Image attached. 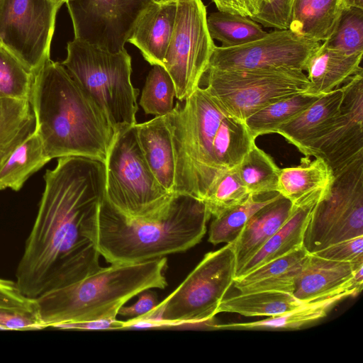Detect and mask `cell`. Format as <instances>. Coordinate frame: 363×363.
<instances>
[{"label": "cell", "instance_id": "21", "mask_svg": "<svg viewBox=\"0 0 363 363\" xmlns=\"http://www.w3.org/2000/svg\"><path fill=\"white\" fill-rule=\"evenodd\" d=\"M143 157L159 183L174 194L175 166L171 133L165 116L135 125Z\"/></svg>", "mask_w": 363, "mask_h": 363}, {"label": "cell", "instance_id": "6", "mask_svg": "<svg viewBox=\"0 0 363 363\" xmlns=\"http://www.w3.org/2000/svg\"><path fill=\"white\" fill-rule=\"evenodd\" d=\"M61 64L104 110L116 132L136 124L139 90L132 84L131 57L74 38Z\"/></svg>", "mask_w": 363, "mask_h": 363}, {"label": "cell", "instance_id": "36", "mask_svg": "<svg viewBox=\"0 0 363 363\" xmlns=\"http://www.w3.org/2000/svg\"><path fill=\"white\" fill-rule=\"evenodd\" d=\"M323 43L347 55L363 53V9H343L333 32Z\"/></svg>", "mask_w": 363, "mask_h": 363}, {"label": "cell", "instance_id": "15", "mask_svg": "<svg viewBox=\"0 0 363 363\" xmlns=\"http://www.w3.org/2000/svg\"><path fill=\"white\" fill-rule=\"evenodd\" d=\"M340 112L328 131L311 147L308 156L322 158L334 177L363 158V70L343 84Z\"/></svg>", "mask_w": 363, "mask_h": 363}, {"label": "cell", "instance_id": "22", "mask_svg": "<svg viewBox=\"0 0 363 363\" xmlns=\"http://www.w3.org/2000/svg\"><path fill=\"white\" fill-rule=\"evenodd\" d=\"M362 55H347L321 43L307 62L306 71L309 81L307 93L321 96L344 84L362 70L360 67Z\"/></svg>", "mask_w": 363, "mask_h": 363}, {"label": "cell", "instance_id": "19", "mask_svg": "<svg viewBox=\"0 0 363 363\" xmlns=\"http://www.w3.org/2000/svg\"><path fill=\"white\" fill-rule=\"evenodd\" d=\"M294 209L293 203L280 194L249 219L236 240L230 243L235 257V277L244 265L285 223Z\"/></svg>", "mask_w": 363, "mask_h": 363}, {"label": "cell", "instance_id": "11", "mask_svg": "<svg viewBox=\"0 0 363 363\" xmlns=\"http://www.w3.org/2000/svg\"><path fill=\"white\" fill-rule=\"evenodd\" d=\"M201 0H177L172 35L163 67L172 77L176 98L184 101L199 86L215 48Z\"/></svg>", "mask_w": 363, "mask_h": 363}, {"label": "cell", "instance_id": "10", "mask_svg": "<svg viewBox=\"0 0 363 363\" xmlns=\"http://www.w3.org/2000/svg\"><path fill=\"white\" fill-rule=\"evenodd\" d=\"M359 236H363V158L335 177L329 194L312 213L303 246L312 254Z\"/></svg>", "mask_w": 363, "mask_h": 363}, {"label": "cell", "instance_id": "38", "mask_svg": "<svg viewBox=\"0 0 363 363\" xmlns=\"http://www.w3.org/2000/svg\"><path fill=\"white\" fill-rule=\"evenodd\" d=\"M294 0H259V11L250 18L264 27L289 30Z\"/></svg>", "mask_w": 363, "mask_h": 363}, {"label": "cell", "instance_id": "33", "mask_svg": "<svg viewBox=\"0 0 363 363\" xmlns=\"http://www.w3.org/2000/svg\"><path fill=\"white\" fill-rule=\"evenodd\" d=\"M236 169L249 194L257 196L277 192L280 168L272 157L256 144L236 167Z\"/></svg>", "mask_w": 363, "mask_h": 363}, {"label": "cell", "instance_id": "7", "mask_svg": "<svg viewBox=\"0 0 363 363\" xmlns=\"http://www.w3.org/2000/svg\"><path fill=\"white\" fill-rule=\"evenodd\" d=\"M135 125L118 131L109 149L106 199L128 218L154 220L165 213L175 194L159 183L147 165Z\"/></svg>", "mask_w": 363, "mask_h": 363}, {"label": "cell", "instance_id": "35", "mask_svg": "<svg viewBox=\"0 0 363 363\" xmlns=\"http://www.w3.org/2000/svg\"><path fill=\"white\" fill-rule=\"evenodd\" d=\"M249 195L235 167L218 175L203 201L211 215L216 217L240 204Z\"/></svg>", "mask_w": 363, "mask_h": 363}, {"label": "cell", "instance_id": "4", "mask_svg": "<svg viewBox=\"0 0 363 363\" xmlns=\"http://www.w3.org/2000/svg\"><path fill=\"white\" fill-rule=\"evenodd\" d=\"M211 216L203 201L175 194L158 218L130 219L114 208L105 196L98 215L96 245L100 255L111 264L164 257L200 242Z\"/></svg>", "mask_w": 363, "mask_h": 363}, {"label": "cell", "instance_id": "26", "mask_svg": "<svg viewBox=\"0 0 363 363\" xmlns=\"http://www.w3.org/2000/svg\"><path fill=\"white\" fill-rule=\"evenodd\" d=\"M35 131L30 99L0 98V165Z\"/></svg>", "mask_w": 363, "mask_h": 363}, {"label": "cell", "instance_id": "14", "mask_svg": "<svg viewBox=\"0 0 363 363\" xmlns=\"http://www.w3.org/2000/svg\"><path fill=\"white\" fill-rule=\"evenodd\" d=\"M321 42L290 30H275L257 40L237 47L215 46L208 67L223 70L292 68L306 71Z\"/></svg>", "mask_w": 363, "mask_h": 363}, {"label": "cell", "instance_id": "37", "mask_svg": "<svg viewBox=\"0 0 363 363\" xmlns=\"http://www.w3.org/2000/svg\"><path fill=\"white\" fill-rule=\"evenodd\" d=\"M34 74L0 45V98L30 99Z\"/></svg>", "mask_w": 363, "mask_h": 363}, {"label": "cell", "instance_id": "34", "mask_svg": "<svg viewBox=\"0 0 363 363\" xmlns=\"http://www.w3.org/2000/svg\"><path fill=\"white\" fill-rule=\"evenodd\" d=\"M175 94V86L172 77L163 66L155 65L146 78L140 105L147 114L165 116L174 106Z\"/></svg>", "mask_w": 363, "mask_h": 363}, {"label": "cell", "instance_id": "23", "mask_svg": "<svg viewBox=\"0 0 363 363\" xmlns=\"http://www.w3.org/2000/svg\"><path fill=\"white\" fill-rule=\"evenodd\" d=\"M308 254L303 246L235 279L234 286L240 293L274 291L293 294L296 279Z\"/></svg>", "mask_w": 363, "mask_h": 363}, {"label": "cell", "instance_id": "3", "mask_svg": "<svg viewBox=\"0 0 363 363\" xmlns=\"http://www.w3.org/2000/svg\"><path fill=\"white\" fill-rule=\"evenodd\" d=\"M30 101L35 133L52 160L82 156L105 163L116 132L95 99L58 62L34 73Z\"/></svg>", "mask_w": 363, "mask_h": 363}, {"label": "cell", "instance_id": "32", "mask_svg": "<svg viewBox=\"0 0 363 363\" xmlns=\"http://www.w3.org/2000/svg\"><path fill=\"white\" fill-rule=\"evenodd\" d=\"M206 23L211 38L220 42L223 48L245 45L268 33L247 16L220 11L211 13Z\"/></svg>", "mask_w": 363, "mask_h": 363}, {"label": "cell", "instance_id": "44", "mask_svg": "<svg viewBox=\"0 0 363 363\" xmlns=\"http://www.w3.org/2000/svg\"><path fill=\"white\" fill-rule=\"evenodd\" d=\"M55 328L64 330H112L125 328V322L117 319H102L96 320L66 323Z\"/></svg>", "mask_w": 363, "mask_h": 363}, {"label": "cell", "instance_id": "24", "mask_svg": "<svg viewBox=\"0 0 363 363\" xmlns=\"http://www.w3.org/2000/svg\"><path fill=\"white\" fill-rule=\"evenodd\" d=\"M335 177L320 157L279 169L277 191L293 205L316 194H328Z\"/></svg>", "mask_w": 363, "mask_h": 363}, {"label": "cell", "instance_id": "43", "mask_svg": "<svg viewBox=\"0 0 363 363\" xmlns=\"http://www.w3.org/2000/svg\"><path fill=\"white\" fill-rule=\"evenodd\" d=\"M220 11L239 14L249 18L259 11V0H212Z\"/></svg>", "mask_w": 363, "mask_h": 363}, {"label": "cell", "instance_id": "45", "mask_svg": "<svg viewBox=\"0 0 363 363\" xmlns=\"http://www.w3.org/2000/svg\"><path fill=\"white\" fill-rule=\"evenodd\" d=\"M338 4L341 11L350 8L363 9V0H339Z\"/></svg>", "mask_w": 363, "mask_h": 363}, {"label": "cell", "instance_id": "13", "mask_svg": "<svg viewBox=\"0 0 363 363\" xmlns=\"http://www.w3.org/2000/svg\"><path fill=\"white\" fill-rule=\"evenodd\" d=\"M154 0H69L74 38L111 52L125 49L140 16Z\"/></svg>", "mask_w": 363, "mask_h": 363}, {"label": "cell", "instance_id": "41", "mask_svg": "<svg viewBox=\"0 0 363 363\" xmlns=\"http://www.w3.org/2000/svg\"><path fill=\"white\" fill-rule=\"evenodd\" d=\"M0 327L17 330L44 329L35 313L4 308H0Z\"/></svg>", "mask_w": 363, "mask_h": 363}, {"label": "cell", "instance_id": "9", "mask_svg": "<svg viewBox=\"0 0 363 363\" xmlns=\"http://www.w3.org/2000/svg\"><path fill=\"white\" fill-rule=\"evenodd\" d=\"M203 77L211 96L242 121L272 103L307 92L309 87L303 71L285 67L223 70L208 67Z\"/></svg>", "mask_w": 363, "mask_h": 363}, {"label": "cell", "instance_id": "31", "mask_svg": "<svg viewBox=\"0 0 363 363\" xmlns=\"http://www.w3.org/2000/svg\"><path fill=\"white\" fill-rule=\"evenodd\" d=\"M279 195L278 192L267 196L250 194L240 204L214 217L210 225L208 242L213 245L232 243L240 234L249 219Z\"/></svg>", "mask_w": 363, "mask_h": 363}, {"label": "cell", "instance_id": "1", "mask_svg": "<svg viewBox=\"0 0 363 363\" xmlns=\"http://www.w3.org/2000/svg\"><path fill=\"white\" fill-rule=\"evenodd\" d=\"M44 179L36 218L16 272L19 290L30 298L101 268L96 230L106 196L105 163L82 156L60 157Z\"/></svg>", "mask_w": 363, "mask_h": 363}, {"label": "cell", "instance_id": "29", "mask_svg": "<svg viewBox=\"0 0 363 363\" xmlns=\"http://www.w3.org/2000/svg\"><path fill=\"white\" fill-rule=\"evenodd\" d=\"M321 96L305 92L282 99L261 108L244 122L254 140L259 135L276 133L280 125L297 116Z\"/></svg>", "mask_w": 363, "mask_h": 363}, {"label": "cell", "instance_id": "25", "mask_svg": "<svg viewBox=\"0 0 363 363\" xmlns=\"http://www.w3.org/2000/svg\"><path fill=\"white\" fill-rule=\"evenodd\" d=\"M339 0H294L289 30L296 34L325 41L333 32L342 11Z\"/></svg>", "mask_w": 363, "mask_h": 363}, {"label": "cell", "instance_id": "42", "mask_svg": "<svg viewBox=\"0 0 363 363\" xmlns=\"http://www.w3.org/2000/svg\"><path fill=\"white\" fill-rule=\"evenodd\" d=\"M138 300L129 306H122L118 315L132 318L143 316L151 312L158 304L155 294L145 290L139 294Z\"/></svg>", "mask_w": 363, "mask_h": 363}, {"label": "cell", "instance_id": "5", "mask_svg": "<svg viewBox=\"0 0 363 363\" xmlns=\"http://www.w3.org/2000/svg\"><path fill=\"white\" fill-rule=\"evenodd\" d=\"M167 258L111 264L37 298L35 313L44 328L66 323L116 319L119 309L143 291L164 289Z\"/></svg>", "mask_w": 363, "mask_h": 363}, {"label": "cell", "instance_id": "17", "mask_svg": "<svg viewBox=\"0 0 363 363\" xmlns=\"http://www.w3.org/2000/svg\"><path fill=\"white\" fill-rule=\"evenodd\" d=\"M344 91L342 85L322 95L305 111L280 125L276 133L308 157L313 144L328 131L338 116Z\"/></svg>", "mask_w": 363, "mask_h": 363}, {"label": "cell", "instance_id": "28", "mask_svg": "<svg viewBox=\"0 0 363 363\" xmlns=\"http://www.w3.org/2000/svg\"><path fill=\"white\" fill-rule=\"evenodd\" d=\"M303 302L297 300L289 293L263 291L240 293L224 298L217 313L221 312L238 313L245 316H274L283 314Z\"/></svg>", "mask_w": 363, "mask_h": 363}, {"label": "cell", "instance_id": "12", "mask_svg": "<svg viewBox=\"0 0 363 363\" xmlns=\"http://www.w3.org/2000/svg\"><path fill=\"white\" fill-rule=\"evenodd\" d=\"M61 6L55 0H0V45L33 74L50 58Z\"/></svg>", "mask_w": 363, "mask_h": 363}, {"label": "cell", "instance_id": "46", "mask_svg": "<svg viewBox=\"0 0 363 363\" xmlns=\"http://www.w3.org/2000/svg\"><path fill=\"white\" fill-rule=\"evenodd\" d=\"M55 1L62 5L64 3H66L69 0H55Z\"/></svg>", "mask_w": 363, "mask_h": 363}, {"label": "cell", "instance_id": "27", "mask_svg": "<svg viewBox=\"0 0 363 363\" xmlns=\"http://www.w3.org/2000/svg\"><path fill=\"white\" fill-rule=\"evenodd\" d=\"M51 159L35 132L0 165V190L19 191L27 179Z\"/></svg>", "mask_w": 363, "mask_h": 363}, {"label": "cell", "instance_id": "30", "mask_svg": "<svg viewBox=\"0 0 363 363\" xmlns=\"http://www.w3.org/2000/svg\"><path fill=\"white\" fill-rule=\"evenodd\" d=\"M351 296L342 293L331 297L303 303L283 314L267 319L240 323H228L214 326L218 329L284 328L298 329L302 326L326 316L328 311L342 299Z\"/></svg>", "mask_w": 363, "mask_h": 363}, {"label": "cell", "instance_id": "40", "mask_svg": "<svg viewBox=\"0 0 363 363\" xmlns=\"http://www.w3.org/2000/svg\"><path fill=\"white\" fill-rule=\"evenodd\" d=\"M0 308L35 313V301L21 292L16 281L0 278Z\"/></svg>", "mask_w": 363, "mask_h": 363}, {"label": "cell", "instance_id": "8", "mask_svg": "<svg viewBox=\"0 0 363 363\" xmlns=\"http://www.w3.org/2000/svg\"><path fill=\"white\" fill-rule=\"evenodd\" d=\"M235 278L230 244L208 252L181 284L149 313L138 317L158 327L211 320Z\"/></svg>", "mask_w": 363, "mask_h": 363}, {"label": "cell", "instance_id": "39", "mask_svg": "<svg viewBox=\"0 0 363 363\" xmlns=\"http://www.w3.org/2000/svg\"><path fill=\"white\" fill-rule=\"evenodd\" d=\"M312 254L339 262L353 264L363 262V236L337 242Z\"/></svg>", "mask_w": 363, "mask_h": 363}, {"label": "cell", "instance_id": "20", "mask_svg": "<svg viewBox=\"0 0 363 363\" xmlns=\"http://www.w3.org/2000/svg\"><path fill=\"white\" fill-rule=\"evenodd\" d=\"M329 193L313 195L294 204V209L288 220L244 265L235 279L303 247L305 230L312 213L317 203Z\"/></svg>", "mask_w": 363, "mask_h": 363}, {"label": "cell", "instance_id": "16", "mask_svg": "<svg viewBox=\"0 0 363 363\" xmlns=\"http://www.w3.org/2000/svg\"><path fill=\"white\" fill-rule=\"evenodd\" d=\"M360 263L363 262H339L309 253L296 279L293 295L303 303L342 293L358 295L362 289L363 277L354 274V269Z\"/></svg>", "mask_w": 363, "mask_h": 363}, {"label": "cell", "instance_id": "47", "mask_svg": "<svg viewBox=\"0 0 363 363\" xmlns=\"http://www.w3.org/2000/svg\"><path fill=\"white\" fill-rule=\"evenodd\" d=\"M264 1H268V0H264Z\"/></svg>", "mask_w": 363, "mask_h": 363}, {"label": "cell", "instance_id": "18", "mask_svg": "<svg viewBox=\"0 0 363 363\" xmlns=\"http://www.w3.org/2000/svg\"><path fill=\"white\" fill-rule=\"evenodd\" d=\"M176 13L177 0H154L139 18L128 40L151 65L163 66Z\"/></svg>", "mask_w": 363, "mask_h": 363}, {"label": "cell", "instance_id": "2", "mask_svg": "<svg viewBox=\"0 0 363 363\" xmlns=\"http://www.w3.org/2000/svg\"><path fill=\"white\" fill-rule=\"evenodd\" d=\"M165 115L171 133L174 194L203 201L223 172L236 167L255 145L245 122L199 86Z\"/></svg>", "mask_w": 363, "mask_h": 363}]
</instances>
